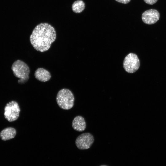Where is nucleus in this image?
<instances>
[{
    "label": "nucleus",
    "mask_w": 166,
    "mask_h": 166,
    "mask_svg": "<svg viewBox=\"0 0 166 166\" xmlns=\"http://www.w3.org/2000/svg\"><path fill=\"white\" fill-rule=\"evenodd\" d=\"M56 101L60 108L68 110L72 108L74 105V97L70 90L67 89H63L58 92Z\"/></svg>",
    "instance_id": "7ed1b4c3"
},
{
    "label": "nucleus",
    "mask_w": 166,
    "mask_h": 166,
    "mask_svg": "<svg viewBox=\"0 0 166 166\" xmlns=\"http://www.w3.org/2000/svg\"><path fill=\"white\" fill-rule=\"evenodd\" d=\"M11 69L14 74L19 79L18 83L20 84H25L29 78L30 69L27 65L20 60H17L13 64Z\"/></svg>",
    "instance_id": "f03ea898"
},
{
    "label": "nucleus",
    "mask_w": 166,
    "mask_h": 166,
    "mask_svg": "<svg viewBox=\"0 0 166 166\" xmlns=\"http://www.w3.org/2000/svg\"><path fill=\"white\" fill-rule=\"evenodd\" d=\"M72 126L73 129L77 131H84L86 127V124L84 118L81 116L76 117L72 121Z\"/></svg>",
    "instance_id": "1a4fd4ad"
},
{
    "label": "nucleus",
    "mask_w": 166,
    "mask_h": 166,
    "mask_svg": "<svg viewBox=\"0 0 166 166\" xmlns=\"http://www.w3.org/2000/svg\"><path fill=\"white\" fill-rule=\"evenodd\" d=\"M16 134V129L14 128L9 127L1 131L0 132V137L3 140H7L14 138Z\"/></svg>",
    "instance_id": "9d476101"
},
{
    "label": "nucleus",
    "mask_w": 166,
    "mask_h": 166,
    "mask_svg": "<svg viewBox=\"0 0 166 166\" xmlns=\"http://www.w3.org/2000/svg\"><path fill=\"white\" fill-rule=\"evenodd\" d=\"M116 1L123 4H126L128 3L131 0H115Z\"/></svg>",
    "instance_id": "ddd939ff"
},
{
    "label": "nucleus",
    "mask_w": 166,
    "mask_h": 166,
    "mask_svg": "<svg viewBox=\"0 0 166 166\" xmlns=\"http://www.w3.org/2000/svg\"><path fill=\"white\" fill-rule=\"evenodd\" d=\"M160 17V13L157 10L150 9L144 12L141 18L144 23L151 25L156 23L159 20Z\"/></svg>",
    "instance_id": "0eeeda50"
},
{
    "label": "nucleus",
    "mask_w": 166,
    "mask_h": 166,
    "mask_svg": "<svg viewBox=\"0 0 166 166\" xmlns=\"http://www.w3.org/2000/svg\"><path fill=\"white\" fill-rule=\"evenodd\" d=\"M20 111L18 103L15 101H11L4 108V117L9 122L14 121L19 117Z\"/></svg>",
    "instance_id": "20e7f679"
},
{
    "label": "nucleus",
    "mask_w": 166,
    "mask_h": 166,
    "mask_svg": "<svg viewBox=\"0 0 166 166\" xmlns=\"http://www.w3.org/2000/svg\"><path fill=\"white\" fill-rule=\"evenodd\" d=\"M158 0H144L147 4L149 5H153Z\"/></svg>",
    "instance_id": "f8f14e48"
},
{
    "label": "nucleus",
    "mask_w": 166,
    "mask_h": 166,
    "mask_svg": "<svg viewBox=\"0 0 166 166\" xmlns=\"http://www.w3.org/2000/svg\"><path fill=\"white\" fill-rule=\"evenodd\" d=\"M35 78L38 81L45 82L49 80L51 75L49 72L43 68H38L36 69L34 73Z\"/></svg>",
    "instance_id": "6e6552de"
},
{
    "label": "nucleus",
    "mask_w": 166,
    "mask_h": 166,
    "mask_svg": "<svg viewBox=\"0 0 166 166\" xmlns=\"http://www.w3.org/2000/svg\"><path fill=\"white\" fill-rule=\"evenodd\" d=\"M56 34L54 28L46 23L37 25L30 35V43L37 51L44 52L48 50L55 40Z\"/></svg>",
    "instance_id": "f257e3e1"
},
{
    "label": "nucleus",
    "mask_w": 166,
    "mask_h": 166,
    "mask_svg": "<svg viewBox=\"0 0 166 166\" xmlns=\"http://www.w3.org/2000/svg\"><path fill=\"white\" fill-rule=\"evenodd\" d=\"M85 4L83 1L81 0L75 1L72 4V8L73 11L75 13L81 12L85 9Z\"/></svg>",
    "instance_id": "9b49d317"
},
{
    "label": "nucleus",
    "mask_w": 166,
    "mask_h": 166,
    "mask_svg": "<svg viewBox=\"0 0 166 166\" xmlns=\"http://www.w3.org/2000/svg\"><path fill=\"white\" fill-rule=\"evenodd\" d=\"M94 141L93 136L90 133H82L76 138L75 143L77 147L80 150L89 148Z\"/></svg>",
    "instance_id": "423d86ee"
},
{
    "label": "nucleus",
    "mask_w": 166,
    "mask_h": 166,
    "mask_svg": "<svg viewBox=\"0 0 166 166\" xmlns=\"http://www.w3.org/2000/svg\"><path fill=\"white\" fill-rule=\"evenodd\" d=\"M140 66V60L136 54L130 53L124 58L123 66L127 72L129 73H134L139 69Z\"/></svg>",
    "instance_id": "39448f33"
},
{
    "label": "nucleus",
    "mask_w": 166,
    "mask_h": 166,
    "mask_svg": "<svg viewBox=\"0 0 166 166\" xmlns=\"http://www.w3.org/2000/svg\"><path fill=\"white\" fill-rule=\"evenodd\" d=\"M100 166H108L106 165H100Z\"/></svg>",
    "instance_id": "4468645a"
}]
</instances>
